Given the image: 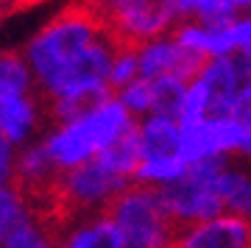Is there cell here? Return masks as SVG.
Segmentation results:
<instances>
[{"label":"cell","mask_w":251,"mask_h":248,"mask_svg":"<svg viewBox=\"0 0 251 248\" xmlns=\"http://www.w3.org/2000/svg\"><path fill=\"white\" fill-rule=\"evenodd\" d=\"M103 36H109L106 25L87 0H73L70 6H64L25 48L36 87L42 89L48 81H53L73 59H78Z\"/></svg>","instance_id":"obj_1"},{"label":"cell","mask_w":251,"mask_h":248,"mask_svg":"<svg viewBox=\"0 0 251 248\" xmlns=\"http://www.w3.org/2000/svg\"><path fill=\"white\" fill-rule=\"evenodd\" d=\"M134 125L137 117L120 103L117 95H109L87 115L53 125V131L42 142H45L50 159L56 162V168L70 170L81 162L95 159L98 153H103L109 145H115Z\"/></svg>","instance_id":"obj_2"},{"label":"cell","mask_w":251,"mask_h":248,"mask_svg":"<svg viewBox=\"0 0 251 248\" xmlns=\"http://www.w3.org/2000/svg\"><path fill=\"white\" fill-rule=\"evenodd\" d=\"M117 223L128 248H171L176 246L179 226L173 223L168 206L162 201L159 187L128 184L106 209Z\"/></svg>","instance_id":"obj_3"},{"label":"cell","mask_w":251,"mask_h":248,"mask_svg":"<svg viewBox=\"0 0 251 248\" xmlns=\"http://www.w3.org/2000/svg\"><path fill=\"white\" fill-rule=\"evenodd\" d=\"M226 156L215 159H198L190 162L184 176L159 187L162 201L168 206L173 223L184 229L193 223L209 221L224 212V198H221V173L226 168Z\"/></svg>","instance_id":"obj_4"},{"label":"cell","mask_w":251,"mask_h":248,"mask_svg":"<svg viewBox=\"0 0 251 248\" xmlns=\"http://www.w3.org/2000/svg\"><path fill=\"white\" fill-rule=\"evenodd\" d=\"M128 184H134V181L120 176L100 153L90 162H81L70 170H62V178H59V212H62V221L70 226L75 218L106 212L112 201Z\"/></svg>","instance_id":"obj_5"},{"label":"cell","mask_w":251,"mask_h":248,"mask_svg":"<svg viewBox=\"0 0 251 248\" xmlns=\"http://www.w3.org/2000/svg\"><path fill=\"white\" fill-rule=\"evenodd\" d=\"M117 45H140L171 34L179 23L176 0H87Z\"/></svg>","instance_id":"obj_6"},{"label":"cell","mask_w":251,"mask_h":248,"mask_svg":"<svg viewBox=\"0 0 251 248\" xmlns=\"http://www.w3.org/2000/svg\"><path fill=\"white\" fill-rule=\"evenodd\" d=\"M246 84V59L243 56H221L198 70L196 78H190L184 106H181L179 123L201 120L209 115H232L234 98Z\"/></svg>","instance_id":"obj_7"},{"label":"cell","mask_w":251,"mask_h":248,"mask_svg":"<svg viewBox=\"0 0 251 248\" xmlns=\"http://www.w3.org/2000/svg\"><path fill=\"white\" fill-rule=\"evenodd\" d=\"M243 134L246 125L232 115H209L181 123V156L187 162L215 159V156L232 159L240 151Z\"/></svg>","instance_id":"obj_8"},{"label":"cell","mask_w":251,"mask_h":248,"mask_svg":"<svg viewBox=\"0 0 251 248\" xmlns=\"http://www.w3.org/2000/svg\"><path fill=\"white\" fill-rule=\"evenodd\" d=\"M137 62H140V75L143 78L181 75V78L190 81L198 75V70L206 64V59L196 56L187 48H181L173 34H162L137 45Z\"/></svg>","instance_id":"obj_9"},{"label":"cell","mask_w":251,"mask_h":248,"mask_svg":"<svg viewBox=\"0 0 251 248\" xmlns=\"http://www.w3.org/2000/svg\"><path fill=\"white\" fill-rule=\"evenodd\" d=\"M176 248H251V221L232 212L179 229Z\"/></svg>","instance_id":"obj_10"},{"label":"cell","mask_w":251,"mask_h":248,"mask_svg":"<svg viewBox=\"0 0 251 248\" xmlns=\"http://www.w3.org/2000/svg\"><path fill=\"white\" fill-rule=\"evenodd\" d=\"M181 48L193 50L201 59H221V56H237V39H234V20L229 23H198V20H179L171 31Z\"/></svg>","instance_id":"obj_11"},{"label":"cell","mask_w":251,"mask_h":248,"mask_svg":"<svg viewBox=\"0 0 251 248\" xmlns=\"http://www.w3.org/2000/svg\"><path fill=\"white\" fill-rule=\"evenodd\" d=\"M42 117H48L42 95L25 92V95L0 98V128L14 145H28Z\"/></svg>","instance_id":"obj_12"},{"label":"cell","mask_w":251,"mask_h":248,"mask_svg":"<svg viewBox=\"0 0 251 248\" xmlns=\"http://www.w3.org/2000/svg\"><path fill=\"white\" fill-rule=\"evenodd\" d=\"M59 248H128L109 212L84 215L62 231Z\"/></svg>","instance_id":"obj_13"},{"label":"cell","mask_w":251,"mask_h":248,"mask_svg":"<svg viewBox=\"0 0 251 248\" xmlns=\"http://www.w3.org/2000/svg\"><path fill=\"white\" fill-rule=\"evenodd\" d=\"M137 140L145 156H165L181 153V123L171 115H145L137 120Z\"/></svg>","instance_id":"obj_14"},{"label":"cell","mask_w":251,"mask_h":248,"mask_svg":"<svg viewBox=\"0 0 251 248\" xmlns=\"http://www.w3.org/2000/svg\"><path fill=\"white\" fill-rule=\"evenodd\" d=\"M221 198H224V212L240 215L251 221V168L226 162L221 173Z\"/></svg>","instance_id":"obj_15"},{"label":"cell","mask_w":251,"mask_h":248,"mask_svg":"<svg viewBox=\"0 0 251 248\" xmlns=\"http://www.w3.org/2000/svg\"><path fill=\"white\" fill-rule=\"evenodd\" d=\"M34 87H36V75L28 64L25 53L3 50L0 53V98L25 95V92H34Z\"/></svg>","instance_id":"obj_16"},{"label":"cell","mask_w":251,"mask_h":248,"mask_svg":"<svg viewBox=\"0 0 251 248\" xmlns=\"http://www.w3.org/2000/svg\"><path fill=\"white\" fill-rule=\"evenodd\" d=\"M190 168V162L181 153H165V156H145L140 159L134 181L140 184H151V187H165L184 176V170Z\"/></svg>","instance_id":"obj_17"},{"label":"cell","mask_w":251,"mask_h":248,"mask_svg":"<svg viewBox=\"0 0 251 248\" xmlns=\"http://www.w3.org/2000/svg\"><path fill=\"white\" fill-rule=\"evenodd\" d=\"M179 20H198V23H229L243 14L232 0H176Z\"/></svg>","instance_id":"obj_18"},{"label":"cell","mask_w":251,"mask_h":248,"mask_svg":"<svg viewBox=\"0 0 251 248\" xmlns=\"http://www.w3.org/2000/svg\"><path fill=\"white\" fill-rule=\"evenodd\" d=\"M151 81H153V112L179 117L190 81L181 78V75H162V78H151Z\"/></svg>","instance_id":"obj_19"},{"label":"cell","mask_w":251,"mask_h":248,"mask_svg":"<svg viewBox=\"0 0 251 248\" xmlns=\"http://www.w3.org/2000/svg\"><path fill=\"white\" fill-rule=\"evenodd\" d=\"M115 95L120 98V103H123L137 120L153 112V81L151 78H143V75H140V78H134L131 84H126L123 89H117Z\"/></svg>","instance_id":"obj_20"},{"label":"cell","mask_w":251,"mask_h":248,"mask_svg":"<svg viewBox=\"0 0 251 248\" xmlns=\"http://www.w3.org/2000/svg\"><path fill=\"white\" fill-rule=\"evenodd\" d=\"M25 215H28V204H25V198L20 195L17 187L14 184L0 187V246H3V240L9 237L11 229Z\"/></svg>","instance_id":"obj_21"},{"label":"cell","mask_w":251,"mask_h":248,"mask_svg":"<svg viewBox=\"0 0 251 248\" xmlns=\"http://www.w3.org/2000/svg\"><path fill=\"white\" fill-rule=\"evenodd\" d=\"M140 78V62H137V48L134 45H117L115 59H112V70H109V89L117 92L126 84Z\"/></svg>","instance_id":"obj_22"},{"label":"cell","mask_w":251,"mask_h":248,"mask_svg":"<svg viewBox=\"0 0 251 248\" xmlns=\"http://www.w3.org/2000/svg\"><path fill=\"white\" fill-rule=\"evenodd\" d=\"M14 162H17V156H14V142L0 128V187H6L14 181Z\"/></svg>","instance_id":"obj_23"},{"label":"cell","mask_w":251,"mask_h":248,"mask_svg":"<svg viewBox=\"0 0 251 248\" xmlns=\"http://www.w3.org/2000/svg\"><path fill=\"white\" fill-rule=\"evenodd\" d=\"M232 117H237L246 128H251V81H246L243 89L237 92V98H234Z\"/></svg>","instance_id":"obj_24"},{"label":"cell","mask_w":251,"mask_h":248,"mask_svg":"<svg viewBox=\"0 0 251 248\" xmlns=\"http://www.w3.org/2000/svg\"><path fill=\"white\" fill-rule=\"evenodd\" d=\"M237 159H240V162H249V165H251V128H246V134H243V142H240V151H237Z\"/></svg>","instance_id":"obj_25"},{"label":"cell","mask_w":251,"mask_h":248,"mask_svg":"<svg viewBox=\"0 0 251 248\" xmlns=\"http://www.w3.org/2000/svg\"><path fill=\"white\" fill-rule=\"evenodd\" d=\"M14 6H17V0H0V14H9V11H14Z\"/></svg>","instance_id":"obj_26"},{"label":"cell","mask_w":251,"mask_h":248,"mask_svg":"<svg viewBox=\"0 0 251 248\" xmlns=\"http://www.w3.org/2000/svg\"><path fill=\"white\" fill-rule=\"evenodd\" d=\"M246 81H251V59H246Z\"/></svg>","instance_id":"obj_27"},{"label":"cell","mask_w":251,"mask_h":248,"mask_svg":"<svg viewBox=\"0 0 251 248\" xmlns=\"http://www.w3.org/2000/svg\"><path fill=\"white\" fill-rule=\"evenodd\" d=\"M171 248H176V246H171Z\"/></svg>","instance_id":"obj_28"}]
</instances>
